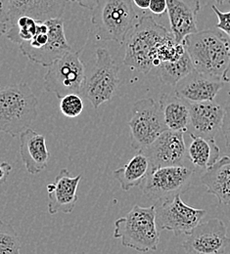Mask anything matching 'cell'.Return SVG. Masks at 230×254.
<instances>
[{"label":"cell","instance_id":"obj_1","mask_svg":"<svg viewBox=\"0 0 230 254\" xmlns=\"http://www.w3.org/2000/svg\"><path fill=\"white\" fill-rule=\"evenodd\" d=\"M183 44L197 71L223 78L230 62L229 35L222 31L206 30L186 36Z\"/></svg>","mask_w":230,"mask_h":254},{"label":"cell","instance_id":"obj_2","mask_svg":"<svg viewBox=\"0 0 230 254\" xmlns=\"http://www.w3.org/2000/svg\"><path fill=\"white\" fill-rule=\"evenodd\" d=\"M167 34L152 16H142L125 40L124 64L143 74L149 73L155 67L158 47Z\"/></svg>","mask_w":230,"mask_h":254},{"label":"cell","instance_id":"obj_3","mask_svg":"<svg viewBox=\"0 0 230 254\" xmlns=\"http://www.w3.org/2000/svg\"><path fill=\"white\" fill-rule=\"evenodd\" d=\"M114 238L121 239L123 247L139 253L157 251L160 232L155 204L149 207L135 204L126 216L115 221Z\"/></svg>","mask_w":230,"mask_h":254},{"label":"cell","instance_id":"obj_4","mask_svg":"<svg viewBox=\"0 0 230 254\" xmlns=\"http://www.w3.org/2000/svg\"><path fill=\"white\" fill-rule=\"evenodd\" d=\"M38 99L27 83L0 90V132L15 138L30 128L38 116Z\"/></svg>","mask_w":230,"mask_h":254},{"label":"cell","instance_id":"obj_5","mask_svg":"<svg viewBox=\"0 0 230 254\" xmlns=\"http://www.w3.org/2000/svg\"><path fill=\"white\" fill-rule=\"evenodd\" d=\"M92 11L91 22L102 41L124 43L137 23L132 0H99Z\"/></svg>","mask_w":230,"mask_h":254},{"label":"cell","instance_id":"obj_6","mask_svg":"<svg viewBox=\"0 0 230 254\" xmlns=\"http://www.w3.org/2000/svg\"><path fill=\"white\" fill-rule=\"evenodd\" d=\"M95 54L96 62L89 75L85 77L80 94L97 110L102 104L111 101L116 96L120 76L119 66L106 48H98Z\"/></svg>","mask_w":230,"mask_h":254},{"label":"cell","instance_id":"obj_7","mask_svg":"<svg viewBox=\"0 0 230 254\" xmlns=\"http://www.w3.org/2000/svg\"><path fill=\"white\" fill-rule=\"evenodd\" d=\"M47 67L44 75V88L47 92L59 99L68 94L81 93L86 75L79 52L68 51Z\"/></svg>","mask_w":230,"mask_h":254},{"label":"cell","instance_id":"obj_8","mask_svg":"<svg viewBox=\"0 0 230 254\" xmlns=\"http://www.w3.org/2000/svg\"><path fill=\"white\" fill-rule=\"evenodd\" d=\"M132 147L141 151L152 144L167 130L160 104L151 98L138 100L132 107V117L129 122Z\"/></svg>","mask_w":230,"mask_h":254},{"label":"cell","instance_id":"obj_9","mask_svg":"<svg viewBox=\"0 0 230 254\" xmlns=\"http://www.w3.org/2000/svg\"><path fill=\"white\" fill-rule=\"evenodd\" d=\"M194 169L184 165L165 166L153 169L143 181V194L155 202L172 197L189 189Z\"/></svg>","mask_w":230,"mask_h":254},{"label":"cell","instance_id":"obj_10","mask_svg":"<svg viewBox=\"0 0 230 254\" xmlns=\"http://www.w3.org/2000/svg\"><path fill=\"white\" fill-rule=\"evenodd\" d=\"M156 222L159 230L173 232L175 236L187 235L201 222L207 214L206 209L187 205L180 193L155 203Z\"/></svg>","mask_w":230,"mask_h":254},{"label":"cell","instance_id":"obj_11","mask_svg":"<svg viewBox=\"0 0 230 254\" xmlns=\"http://www.w3.org/2000/svg\"><path fill=\"white\" fill-rule=\"evenodd\" d=\"M230 243L226 224L213 218L185 235L182 247L185 254H224Z\"/></svg>","mask_w":230,"mask_h":254},{"label":"cell","instance_id":"obj_12","mask_svg":"<svg viewBox=\"0 0 230 254\" xmlns=\"http://www.w3.org/2000/svg\"><path fill=\"white\" fill-rule=\"evenodd\" d=\"M141 152L149 160L151 170L159 167L182 165L187 157L183 132L167 129Z\"/></svg>","mask_w":230,"mask_h":254},{"label":"cell","instance_id":"obj_13","mask_svg":"<svg viewBox=\"0 0 230 254\" xmlns=\"http://www.w3.org/2000/svg\"><path fill=\"white\" fill-rule=\"evenodd\" d=\"M80 179L81 175L72 177L66 168L60 170L54 182L47 185L49 214L73 212L78 199L77 189Z\"/></svg>","mask_w":230,"mask_h":254},{"label":"cell","instance_id":"obj_14","mask_svg":"<svg viewBox=\"0 0 230 254\" xmlns=\"http://www.w3.org/2000/svg\"><path fill=\"white\" fill-rule=\"evenodd\" d=\"M170 32L177 43L198 32L197 16L200 0H166Z\"/></svg>","mask_w":230,"mask_h":254},{"label":"cell","instance_id":"obj_15","mask_svg":"<svg viewBox=\"0 0 230 254\" xmlns=\"http://www.w3.org/2000/svg\"><path fill=\"white\" fill-rule=\"evenodd\" d=\"M222 79L204 74L196 69L175 85V94L189 103L212 102L224 87Z\"/></svg>","mask_w":230,"mask_h":254},{"label":"cell","instance_id":"obj_16","mask_svg":"<svg viewBox=\"0 0 230 254\" xmlns=\"http://www.w3.org/2000/svg\"><path fill=\"white\" fill-rule=\"evenodd\" d=\"M226 108L212 102L190 103V125L195 135L215 139L222 130Z\"/></svg>","mask_w":230,"mask_h":254},{"label":"cell","instance_id":"obj_17","mask_svg":"<svg viewBox=\"0 0 230 254\" xmlns=\"http://www.w3.org/2000/svg\"><path fill=\"white\" fill-rule=\"evenodd\" d=\"M20 155L30 174L40 173L50 159L45 136L31 128L26 129L20 135Z\"/></svg>","mask_w":230,"mask_h":254},{"label":"cell","instance_id":"obj_18","mask_svg":"<svg viewBox=\"0 0 230 254\" xmlns=\"http://www.w3.org/2000/svg\"><path fill=\"white\" fill-rule=\"evenodd\" d=\"M45 22L49 29L48 42L42 48L27 52L24 55L33 63L47 67L55 60L59 59L68 51L73 49L68 43L64 31V22L62 19H50Z\"/></svg>","mask_w":230,"mask_h":254},{"label":"cell","instance_id":"obj_19","mask_svg":"<svg viewBox=\"0 0 230 254\" xmlns=\"http://www.w3.org/2000/svg\"><path fill=\"white\" fill-rule=\"evenodd\" d=\"M10 26L21 16L31 17L38 22L62 17L65 0H9Z\"/></svg>","mask_w":230,"mask_h":254},{"label":"cell","instance_id":"obj_20","mask_svg":"<svg viewBox=\"0 0 230 254\" xmlns=\"http://www.w3.org/2000/svg\"><path fill=\"white\" fill-rule=\"evenodd\" d=\"M200 180L208 192L214 194L220 203L230 204V157H223L213 166L206 169Z\"/></svg>","mask_w":230,"mask_h":254},{"label":"cell","instance_id":"obj_21","mask_svg":"<svg viewBox=\"0 0 230 254\" xmlns=\"http://www.w3.org/2000/svg\"><path fill=\"white\" fill-rule=\"evenodd\" d=\"M164 124L172 131L187 132L190 125V103L174 94H163L159 101Z\"/></svg>","mask_w":230,"mask_h":254},{"label":"cell","instance_id":"obj_22","mask_svg":"<svg viewBox=\"0 0 230 254\" xmlns=\"http://www.w3.org/2000/svg\"><path fill=\"white\" fill-rule=\"evenodd\" d=\"M150 171L151 166L147 157L141 151H138V154L125 166L116 169L113 175L120 183L121 188L127 191L140 186Z\"/></svg>","mask_w":230,"mask_h":254},{"label":"cell","instance_id":"obj_23","mask_svg":"<svg viewBox=\"0 0 230 254\" xmlns=\"http://www.w3.org/2000/svg\"><path fill=\"white\" fill-rule=\"evenodd\" d=\"M191 142L187 149V158L196 167L208 169L213 166L221 156V150L215 139L205 138L190 133Z\"/></svg>","mask_w":230,"mask_h":254},{"label":"cell","instance_id":"obj_24","mask_svg":"<svg viewBox=\"0 0 230 254\" xmlns=\"http://www.w3.org/2000/svg\"><path fill=\"white\" fill-rule=\"evenodd\" d=\"M158 75L162 83L175 87V85L192 71L195 70L187 51L182 55L181 58L165 62L160 64L158 67Z\"/></svg>","mask_w":230,"mask_h":254},{"label":"cell","instance_id":"obj_25","mask_svg":"<svg viewBox=\"0 0 230 254\" xmlns=\"http://www.w3.org/2000/svg\"><path fill=\"white\" fill-rule=\"evenodd\" d=\"M38 21L28 16L19 17L8 29L6 35L15 44L21 45L23 42L30 41L37 32Z\"/></svg>","mask_w":230,"mask_h":254},{"label":"cell","instance_id":"obj_26","mask_svg":"<svg viewBox=\"0 0 230 254\" xmlns=\"http://www.w3.org/2000/svg\"><path fill=\"white\" fill-rule=\"evenodd\" d=\"M21 242L11 224L0 220V254H21Z\"/></svg>","mask_w":230,"mask_h":254},{"label":"cell","instance_id":"obj_27","mask_svg":"<svg viewBox=\"0 0 230 254\" xmlns=\"http://www.w3.org/2000/svg\"><path fill=\"white\" fill-rule=\"evenodd\" d=\"M84 108L83 101L78 94H68L61 99L60 111L70 119H75L80 116Z\"/></svg>","mask_w":230,"mask_h":254},{"label":"cell","instance_id":"obj_28","mask_svg":"<svg viewBox=\"0 0 230 254\" xmlns=\"http://www.w3.org/2000/svg\"><path fill=\"white\" fill-rule=\"evenodd\" d=\"M212 10L215 12L219 20L217 28L230 37V11L222 12L216 5H212Z\"/></svg>","mask_w":230,"mask_h":254},{"label":"cell","instance_id":"obj_29","mask_svg":"<svg viewBox=\"0 0 230 254\" xmlns=\"http://www.w3.org/2000/svg\"><path fill=\"white\" fill-rule=\"evenodd\" d=\"M10 1L0 0V27L5 31H8V26H10Z\"/></svg>","mask_w":230,"mask_h":254},{"label":"cell","instance_id":"obj_30","mask_svg":"<svg viewBox=\"0 0 230 254\" xmlns=\"http://www.w3.org/2000/svg\"><path fill=\"white\" fill-rule=\"evenodd\" d=\"M223 133L226 138V145L228 150L230 151V105H229L226 108V114L223 122V127H222Z\"/></svg>","mask_w":230,"mask_h":254},{"label":"cell","instance_id":"obj_31","mask_svg":"<svg viewBox=\"0 0 230 254\" xmlns=\"http://www.w3.org/2000/svg\"><path fill=\"white\" fill-rule=\"evenodd\" d=\"M149 10L155 15H163L167 11L166 0H151Z\"/></svg>","mask_w":230,"mask_h":254},{"label":"cell","instance_id":"obj_32","mask_svg":"<svg viewBox=\"0 0 230 254\" xmlns=\"http://www.w3.org/2000/svg\"><path fill=\"white\" fill-rule=\"evenodd\" d=\"M11 170H12V166L10 163L8 162L0 163V185L4 184L7 181Z\"/></svg>","mask_w":230,"mask_h":254},{"label":"cell","instance_id":"obj_33","mask_svg":"<svg viewBox=\"0 0 230 254\" xmlns=\"http://www.w3.org/2000/svg\"><path fill=\"white\" fill-rule=\"evenodd\" d=\"M66 2L71 1V2H75L77 4H78L79 6L83 7V8H87L89 10H93L95 8V6L97 5L99 0H65Z\"/></svg>","mask_w":230,"mask_h":254},{"label":"cell","instance_id":"obj_34","mask_svg":"<svg viewBox=\"0 0 230 254\" xmlns=\"http://www.w3.org/2000/svg\"><path fill=\"white\" fill-rule=\"evenodd\" d=\"M132 2L138 8H140L142 10H146V9H149L151 0H132Z\"/></svg>","mask_w":230,"mask_h":254},{"label":"cell","instance_id":"obj_35","mask_svg":"<svg viewBox=\"0 0 230 254\" xmlns=\"http://www.w3.org/2000/svg\"><path fill=\"white\" fill-rule=\"evenodd\" d=\"M223 81L225 82V83H230V62L229 64V66H228V68L226 69V71H225V73H224V76H223Z\"/></svg>","mask_w":230,"mask_h":254},{"label":"cell","instance_id":"obj_36","mask_svg":"<svg viewBox=\"0 0 230 254\" xmlns=\"http://www.w3.org/2000/svg\"><path fill=\"white\" fill-rule=\"evenodd\" d=\"M216 1L218 2V4H220V5H223V4L225 3V1H226V0H216Z\"/></svg>","mask_w":230,"mask_h":254},{"label":"cell","instance_id":"obj_37","mask_svg":"<svg viewBox=\"0 0 230 254\" xmlns=\"http://www.w3.org/2000/svg\"><path fill=\"white\" fill-rule=\"evenodd\" d=\"M4 33H6V32H5V31H4V30H3V29L0 27V37H1V36H2Z\"/></svg>","mask_w":230,"mask_h":254},{"label":"cell","instance_id":"obj_38","mask_svg":"<svg viewBox=\"0 0 230 254\" xmlns=\"http://www.w3.org/2000/svg\"><path fill=\"white\" fill-rule=\"evenodd\" d=\"M0 90H1V88H0Z\"/></svg>","mask_w":230,"mask_h":254}]
</instances>
